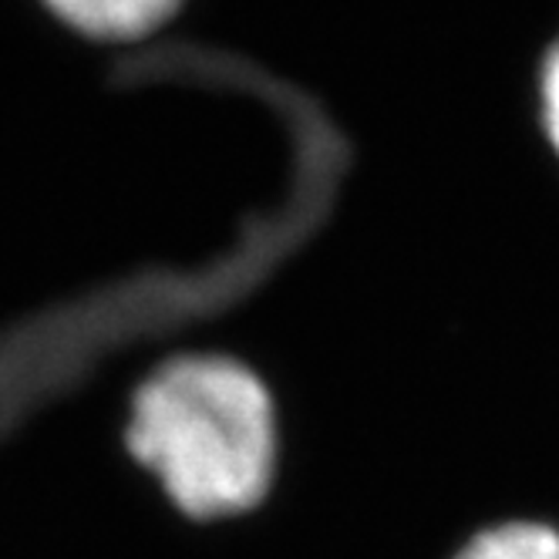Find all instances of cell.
<instances>
[{
  "label": "cell",
  "instance_id": "obj_1",
  "mask_svg": "<svg viewBox=\"0 0 559 559\" xmlns=\"http://www.w3.org/2000/svg\"><path fill=\"white\" fill-rule=\"evenodd\" d=\"M129 455L189 519L257 509L280 465V418L253 368L195 354L148 374L129 408Z\"/></svg>",
  "mask_w": 559,
  "mask_h": 559
},
{
  "label": "cell",
  "instance_id": "obj_2",
  "mask_svg": "<svg viewBox=\"0 0 559 559\" xmlns=\"http://www.w3.org/2000/svg\"><path fill=\"white\" fill-rule=\"evenodd\" d=\"M192 0H37L64 34L82 45L129 48L169 31Z\"/></svg>",
  "mask_w": 559,
  "mask_h": 559
},
{
  "label": "cell",
  "instance_id": "obj_3",
  "mask_svg": "<svg viewBox=\"0 0 559 559\" xmlns=\"http://www.w3.org/2000/svg\"><path fill=\"white\" fill-rule=\"evenodd\" d=\"M455 559H559V530L539 519H512L468 539Z\"/></svg>",
  "mask_w": 559,
  "mask_h": 559
},
{
  "label": "cell",
  "instance_id": "obj_4",
  "mask_svg": "<svg viewBox=\"0 0 559 559\" xmlns=\"http://www.w3.org/2000/svg\"><path fill=\"white\" fill-rule=\"evenodd\" d=\"M536 105H539V126L543 135L559 158V37L549 45V51L539 61L536 74Z\"/></svg>",
  "mask_w": 559,
  "mask_h": 559
}]
</instances>
